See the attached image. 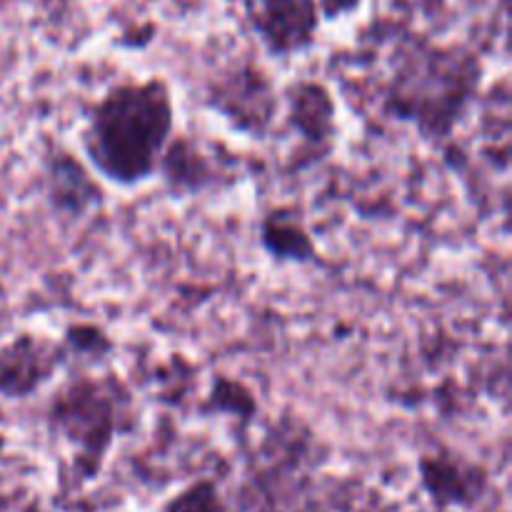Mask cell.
I'll use <instances>...</instances> for the list:
<instances>
[{
  "label": "cell",
  "mask_w": 512,
  "mask_h": 512,
  "mask_svg": "<svg viewBox=\"0 0 512 512\" xmlns=\"http://www.w3.org/2000/svg\"><path fill=\"white\" fill-rule=\"evenodd\" d=\"M173 133L175 100L168 80L160 75L125 78L90 103L80 148L100 180L130 190L155 178Z\"/></svg>",
  "instance_id": "1"
},
{
  "label": "cell",
  "mask_w": 512,
  "mask_h": 512,
  "mask_svg": "<svg viewBox=\"0 0 512 512\" xmlns=\"http://www.w3.org/2000/svg\"><path fill=\"white\" fill-rule=\"evenodd\" d=\"M483 83L485 63L468 45L405 38L383 85V110L420 138L443 143L470 113Z\"/></svg>",
  "instance_id": "2"
},
{
  "label": "cell",
  "mask_w": 512,
  "mask_h": 512,
  "mask_svg": "<svg viewBox=\"0 0 512 512\" xmlns=\"http://www.w3.org/2000/svg\"><path fill=\"white\" fill-rule=\"evenodd\" d=\"M45 425L70 450L73 475L90 483L105 468L115 440L135 428V398L113 370H75L45 405Z\"/></svg>",
  "instance_id": "3"
},
{
  "label": "cell",
  "mask_w": 512,
  "mask_h": 512,
  "mask_svg": "<svg viewBox=\"0 0 512 512\" xmlns=\"http://www.w3.org/2000/svg\"><path fill=\"white\" fill-rule=\"evenodd\" d=\"M270 58H295L318 43L320 28L358 13L363 0H233Z\"/></svg>",
  "instance_id": "4"
},
{
  "label": "cell",
  "mask_w": 512,
  "mask_h": 512,
  "mask_svg": "<svg viewBox=\"0 0 512 512\" xmlns=\"http://www.w3.org/2000/svg\"><path fill=\"white\" fill-rule=\"evenodd\" d=\"M200 98L210 113L245 138L265 140L280 115V90L255 60H240L210 73Z\"/></svg>",
  "instance_id": "5"
},
{
  "label": "cell",
  "mask_w": 512,
  "mask_h": 512,
  "mask_svg": "<svg viewBox=\"0 0 512 512\" xmlns=\"http://www.w3.org/2000/svg\"><path fill=\"white\" fill-rule=\"evenodd\" d=\"M280 115L290 138V168L308 170L323 163L338 140V105L323 80L298 78L280 90Z\"/></svg>",
  "instance_id": "6"
},
{
  "label": "cell",
  "mask_w": 512,
  "mask_h": 512,
  "mask_svg": "<svg viewBox=\"0 0 512 512\" xmlns=\"http://www.w3.org/2000/svg\"><path fill=\"white\" fill-rule=\"evenodd\" d=\"M68 365V353L58 340L35 333L15 335L0 345V398H33Z\"/></svg>",
  "instance_id": "7"
},
{
  "label": "cell",
  "mask_w": 512,
  "mask_h": 512,
  "mask_svg": "<svg viewBox=\"0 0 512 512\" xmlns=\"http://www.w3.org/2000/svg\"><path fill=\"white\" fill-rule=\"evenodd\" d=\"M43 190L53 213L68 220H83L105 203L103 180L85 158L55 140L43 153Z\"/></svg>",
  "instance_id": "8"
},
{
  "label": "cell",
  "mask_w": 512,
  "mask_h": 512,
  "mask_svg": "<svg viewBox=\"0 0 512 512\" xmlns=\"http://www.w3.org/2000/svg\"><path fill=\"white\" fill-rule=\"evenodd\" d=\"M420 488L438 512L473 510L490 493V473L453 450H435L418 458Z\"/></svg>",
  "instance_id": "9"
},
{
  "label": "cell",
  "mask_w": 512,
  "mask_h": 512,
  "mask_svg": "<svg viewBox=\"0 0 512 512\" xmlns=\"http://www.w3.org/2000/svg\"><path fill=\"white\" fill-rule=\"evenodd\" d=\"M155 175H160L165 190L175 198L203 195L230 183V170L223 160L190 133H173Z\"/></svg>",
  "instance_id": "10"
},
{
  "label": "cell",
  "mask_w": 512,
  "mask_h": 512,
  "mask_svg": "<svg viewBox=\"0 0 512 512\" xmlns=\"http://www.w3.org/2000/svg\"><path fill=\"white\" fill-rule=\"evenodd\" d=\"M258 240L273 263L310 265L320 258L318 243L305 225L303 213L293 205L268 210L260 220Z\"/></svg>",
  "instance_id": "11"
},
{
  "label": "cell",
  "mask_w": 512,
  "mask_h": 512,
  "mask_svg": "<svg viewBox=\"0 0 512 512\" xmlns=\"http://www.w3.org/2000/svg\"><path fill=\"white\" fill-rule=\"evenodd\" d=\"M203 413L228 415V418H238L240 423L248 425L258 413V400H255L253 390L240 380L215 375L208 398L203 403Z\"/></svg>",
  "instance_id": "12"
},
{
  "label": "cell",
  "mask_w": 512,
  "mask_h": 512,
  "mask_svg": "<svg viewBox=\"0 0 512 512\" xmlns=\"http://www.w3.org/2000/svg\"><path fill=\"white\" fill-rule=\"evenodd\" d=\"M60 343H63L65 353H68V363L78 358L98 365L115 350V343L110 340V335L93 323L70 325Z\"/></svg>",
  "instance_id": "13"
},
{
  "label": "cell",
  "mask_w": 512,
  "mask_h": 512,
  "mask_svg": "<svg viewBox=\"0 0 512 512\" xmlns=\"http://www.w3.org/2000/svg\"><path fill=\"white\" fill-rule=\"evenodd\" d=\"M163 512H233L213 478H198L165 500Z\"/></svg>",
  "instance_id": "14"
}]
</instances>
